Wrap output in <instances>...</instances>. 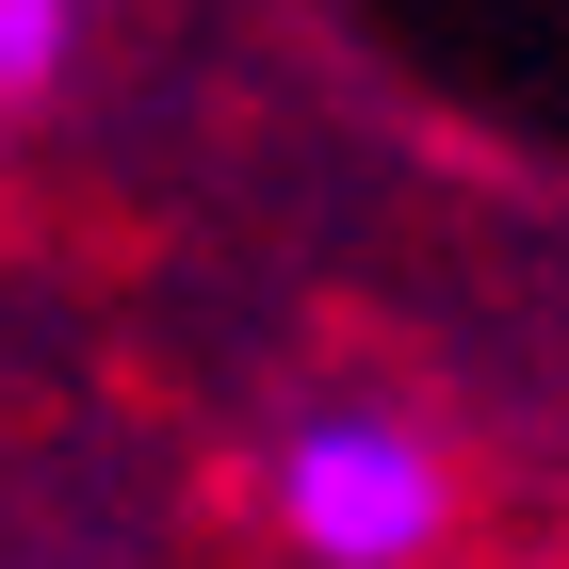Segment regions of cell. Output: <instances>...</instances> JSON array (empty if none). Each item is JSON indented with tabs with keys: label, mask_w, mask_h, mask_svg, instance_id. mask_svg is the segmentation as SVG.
Listing matches in <instances>:
<instances>
[{
	"label": "cell",
	"mask_w": 569,
	"mask_h": 569,
	"mask_svg": "<svg viewBox=\"0 0 569 569\" xmlns=\"http://www.w3.org/2000/svg\"><path fill=\"white\" fill-rule=\"evenodd\" d=\"M261 505L309 569H423L439 521H456V456L391 407H309V423H277Z\"/></svg>",
	"instance_id": "1"
},
{
	"label": "cell",
	"mask_w": 569,
	"mask_h": 569,
	"mask_svg": "<svg viewBox=\"0 0 569 569\" xmlns=\"http://www.w3.org/2000/svg\"><path fill=\"white\" fill-rule=\"evenodd\" d=\"M82 66V0H0V114H33Z\"/></svg>",
	"instance_id": "2"
}]
</instances>
